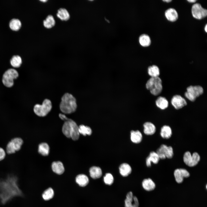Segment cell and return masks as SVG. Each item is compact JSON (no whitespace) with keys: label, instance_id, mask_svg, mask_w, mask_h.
Segmentation results:
<instances>
[{"label":"cell","instance_id":"obj_20","mask_svg":"<svg viewBox=\"0 0 207 207\" xmlns=\"http://www.w3.org/2000/svg\"><path fill=\"white\" fill-rule=\"evenodd\" d=\"M144 133L147 135H151L156 132V128L155 125L150 122H147L143 124Z\"/></svg>","mask_w":207,"mask_h":207},{"label":"cell","instance_id":"obj_37","mask_svg":"<svg viewBox=\"0 0 207 207\" xmlns=\"http://www.w3.org/2000/svg\"><path fill=\"white\" fill-rule=\"evenodd\" d=\"M59 116L61 119L65 121L68 120L70 119L68 118L64 114H60L59 115Z\"/></svg>","mask_w":207,"mask_h":207},{"label":"cell","instance_id":"obj_1","mask_svg":"<svg viewBox=\"0 0 207 207\" xmlns=\"http://www.w3.org/2000/svg\"><path fill=\"white\" fill-rule=\"evenodd\" d=\"M4 177V178H0V200L3 204L15 197L23 195L18 184L17 175L9 173Z\"/></svg>","mask_w":207,"mask_h":207},{"label":"cell","instance_id":"obj_6","mask_svg":"<svg viewBox=\"0 0 207 207\" xmlns=\"http://www.w3.org/2000/svg\"><path fill=\"white\" fill-rule=\"evenodd\" d=\"M18 76V73L16 69H9L3 75L2 83L6 87H11L14 85V80L16 79Z\"/></svg>","mask_w":207,"mask_h":207},{"label":"cell","instance_id":"obj_3","mask_svg":"<svg viewBox=\"0 0 207 207\" xmlns=\"http://www.w3.org/2000/svg\"><path fill=\"white\" fill-rule=\"evenodd\" d=\"M62 131L66 137L71 138L74 141H76L79 139L80 134L78 126L72 119L65 121L62 126Z\"/></svg>","mask_w":207,"mask_h":207},{"label":"cell","instance_id":"obj_30","mask_svg":"<svg viewBox=\"0 0 207 207\" xmlns=\"http://www.w3.org/2000/svg\"><path fill=\"white\" fill-rule=\"evenodd\" d=\"M22 62L21 57L18 55H13L10 60V63L14 68H18L20 67Z\"/></svg>","mask_w":207,"mask_h":207},{"label":"cell","instance_id":"obj_40","mask_svg":"<svg viewBox=\"0 0 207 207\" xmlns=\"http://www.w3.org/2000/svg\"><path fill=\"white\" fill-rule=\"evenodd\" d=\"M204 30L206 32H207V25L206 24L204 27Z\"/></svg>","mask_w":207,"mask_h":207},{"label":"cell","instance_id":"obj_14","mask_svg":"<svg viewBox=\"0 0 207 207\" xmlns=\"http://www.w3.org/2000/svg\"><path fill=\"white\" fill-rule=\"evenodd\" d=\"M174 175L176 181L178 183H181L183 181L184 178L189 177L190 174L185 169L178 168L175 170Z\"/></svg>","mask_w":207,"mask_h":207},{"label":"cell","instance_id":"obj_39","mask_svg":"<svg viewBox=\"0 0 207 207\" xmlns=\"http://www.w3.org/2000/svg\"><path fill=\"white\" fill-rule=\"evenodd\" d=\"M163 1L164 2H165L167 3L171 1H172L171 0H163Z\"/></svg>","mask_w":207,"mask_h":207},{"label":"cell","instance_id":"obj_27","mask_svg":"<svg viewBox=\"0 0 207 207\" xmlns=\"http://www.w3.org/2000/svg\"><path fill=\"white\" fill-rule=\"evenodd\" d=\"M49 147L47 143H42L39 144L38 151L39 154L43 156H47L49 154Z\"/></svg>","mask_w":207,"mask_h":207},{"label":"cell","instance_id":"obj_2","mask_svg":"<svg viewBox=\"0 0 207 207\" xmlns=\"http://www.w3.org/2000/svg\"><path fill=\"white\" fill-rule=\"evenodd\" d=\"M77 107L76 99L72 95L66 93L63 95L60 105L62 112L65 114H71L76 111Z\"/></svg>","mask_w":207,"mask_h":207},{"label":"cell","instance_id":"obj_36","mask_svg":"<svg viewBox=\"0 0 207 207\" xmlns=\"http://www.w3.org/2000/svg\"><path fill=\"white\" fill-rule=\"evenodd\" d=\"M6 153L4 149L0 147V161L3 160L5 158Z\"/></svg>","mask_w":207,"mask_h":207},{"label":"cell","instance_id":"obj_21","mask_svg":"<svg viewBox=\"0 0 207 207\" xmlns=\"http://www.w3.org/2000/svg\"><path fill=\"white\" fill-rule=\"evenodd\" d=\"M119 172L123 177L128 176L131 172L132 169L130 165L127 163H123L121 164L119 167Z\"/></svg>","mask_w":207,"mask_h":207},{"label":"cell","instance_id":"obj_15","mask_svg":"<svg viewBox=\"0 0 207 207\" xmlns=\"http://www.w3.org/2000/svg\"><path fill=\"white\" fill-rule=\"evenodd\" d=\"M165 15L167 19L171 22L176 21L178 18V14L176 10L173 8H170L165 12Z\"/></svg>","mask_w":207,"mask_h":207},{"label":"cell","instance_id":"obj_7","mask_svg":"<svg viewBox=\"0 0 207 207\" xmlns=\"http://www.w3.org/2000/svg\"><path fill=\"white\" fill-rule=\"evenodd\" d=\"M23 143L22 139L19 137L12 139L7 143L5 149L6 154H12L19 151Z\"/></svg>","mask_w":207,"mask_h":207},{"label":"cell","instance_id":"obj_38","mask_svg":"<svg viewBox=\"0 0 207 207\" xmlns=\"http://www.w3.org/2000/svg\"><path fill=\"white\" fill-rule=\"evenodd\" d=\"M187 1H188V2H190V3H194V2H196V0H187Z\"/></svg>","mask_w":207,"mask_h":207},{"label":"cell","instance_id":"obj_24","mask_svg":"<svg viewBox=\"0 0 207 207\" xmlns=\"http://www.w3.org/2000/svg\"><path fill=\"white\" fill-rule=\"evenodd\" d=\"M76 181L80 186L85 187L88 184L89 179L86 175L84 174H80L76 177Z\"/></svg>","mask_w":207,"mask_h":207},{"label":"cell","instance_id":"obj_12","mask_svg":"<svg viewBox=\"0 0 207 207\" xmlns=\"http://www.w3.org/2000/svg\"><path fill=\"white\" fill-rule=\"evenodd\" d=\"M125 207H138L139 202L136 197L134 196L132 192H129L124 201Z\"/></svg>","mask_w":207,"mask_h":207},{"label":"cell","instance_id":"obj_32","mask_svg":"<svg viewBox=\"0 0 207 207\" xmlns=\"http://www.w3.org/2000/svg\"><path fill=\"white\" fill-rule=\"evenodd\" d=\"M148 73L151 77H159L160 75L159 69L157 66L153 65L149 67Z\"/></svg>","mask_w":207,"mask_h":207},{"label":"cell","instance_id":"obj_25","mask_svg":"<svg viewBox=\"0 0 207 207\" xmlns=\"http://www.w3.org/2000/svg\"><path fill=\"white\" fill-rule=\"evenodd\" d=\"M139 41L140 45L144 47L149 46L151 43L150 37L147 34H142L140 36Z\"/></svg>","mask_w":207,"mask_h":207},{"label":"cell","instance_id":"obj_22","mask_svg":"<svg viewBox=\"0 0 207 207\" xmlns=\"http://www.w3.org/2000/svg\"><path fill=\"white\" fill-rule=\"evenodd\" d=\"M90 175L93 179H97L100 178L102 175L101 168L97 166H93L89 169Z\"/></svg>","mask_w":207,"mask_h":207},{"label":"cell","instance_id":"obj_5","mask_svg":"<svg viewBox=\"0 0 207 207\" xmlns=\"http://www.w3.org/2000/svg\"><path fill=\"white\" fill-rule=\"evenodd\" d=\"M52 108L51 101L48 99H45L42 104H36L33 108L34 113L40 117H44L46 116L50 111Z\"/></svg>","mask_w":207,"mask_h":207},{"label":"cell","instance_id":"obj_16","mask_svg":"<svg viewBox=\"0 0 207 207\" xmlns=\"http://www.w3.org/2000/svg\"><path fill=\"white\" fill-rule=\"evenodd\" d=\"M56 16L62 21H67L70 18V15L68 11L64 8H60L58 10Z\"/></svg>","mask_w":207,"mask_h":207},{"label":"cell","instance_id":"obj_23","mask_svg":"<svg viewBox=\"0 0 207 207\" xmlns=\"http://www.w3.org/2000/svg\"><path fill=\"white\" fill-rule=\"evenodd\" d=\"M143 188L147 191H151L154 190L155 187V184L150 178L145 179L142 182Z\"/></svg>","mask_w":207,"mask_h":207},{"label":"cell","instance_id":"obj_17","mask_svg":"<svg viewBox=\"0 0 207 207\" xmlns=\"http://www.w3.org/2000/svg\"><path fill=\"white\" fill-rule=\"evenodd\" d=\"M160 158L156 152H151L146 159V163L147 166L150 167L151 165V162L157 164Z\"/></svg>","mask_w":207,"mask_h":207},{"label":"cell","instance_id":"obj_34","mask_svg":"<svg viewBox=\"0 0 207 207\" xmlns=\"http://www.w3.org/2000/svg\"><path fill=\"white\" fill-rule=\"evenodd\" d=\"M54 195V191L51 188L46 190L42 194L43 198L45 200H49L53 198Z\"/></svg>","mask_w":207,"mask_h":207},{"label":"cell","instance_id":"obj_26","mask_svg":"<svg viewBox=\"0 0 207 207\" xmlns=\"http://www.w3.org/2000/svg\"><path fill=\"white\" fill-rule=\"evenodd\" d=\"M131 139L132 142L139 143L142 140V136L141 133L139 131H132L131 132Z\"/></svg>","mask_w":207,"mask_h":207},{"label":"cell","instance_id":"obj_4","mask_svg":"<svg viewBox=\"0 0 207 207\" xmlns=\"http://www.w3.org/2000/svg\"><path fill=\"white\" fill-rule=\"evenodd\" d=\"M146 87L147 89L150 90L152 94L157 95L162 90V80L159 77H151L147 81Z\"/></svg>","mask_w":207,"mask_h":207},{"label":"cell","instance_id":"obj_31","mask_svg":"<svg viewBox=\"0 0 207 207\" xmlns=\"http://www.w3.org/2000/svg\"><path fill=\"white\" fill-rule=\"evenodd\" d=\"M22 24L20 21L17 18H13L10 20L9 22V26L10 28L14 30H18L21 27Z\"/></svg>","mask_w":207,"mask_h":207},{"label":"cell","instance_id":"obj_29","mask_svg":"<svg viewBox=\"0 0 207 207\" xmlns=\"http://www.w3.org/2000/svg\"><path fill=\"white\" fill-rule=\"evenodd\" d=\"M157 106L162 110L167 108L168 106V102L166 98L160 96L157 99L156 101Z\"/></svg>","mask_w":207,"mask_h":207},{"label":"cell","instance_id":"obj_35","mask_svg":"<svg viewBox=\"0 0 207 207\" xmlns=\"http://www.w3.org/2000/svg\"><path fill=\"white\" fill-rule=\"evenodd\" d=\"M105 183L108 185H111L114 182V179L113 175L110 173H106L103 178Z\"/></svg>","mask_w":207,"mask_h":207},{"label":"cell","instance_id":"obj_41","mask_svg":"<svg viewBox=\"0 0 207 207\" xmlns=\"http://www.w3.org/2000/svg\"><path fill=\"white\" fill-rule=\"evenodd\" d=\"M40 1H41V2H43L45 3V2H46L47 1V0H40Z\"/></svg>","mask_w":207,"mask_h":207},{"label":"cell","instance_id":"obj_18","mask_svg":"<svg viewBox=\"0 0 207 207\" xmlns=\"http://www.w3.org/2000/svg\"><path fill=\"white\" fill-rule=\"evenodd\" d=\"M52 169L53 172L61 175L64 171V168L62 163L60 161L54 162L51 165Z\"/></svg>","mask_w":207,"mask_h":207},{"label":"cell","instance_id":"obj_8","mask_svg":"<svg viewBox=\"0 0 207 207\" xmlns=\"http://www.w3.org/2000/svg\"><path fill=\"white\" fill-rule=\"evenodd\" d=\"M203 93V89L201 86H190L187 87L185 95L190 101H194L197 97L202 95Z\"/></svg>","mask_w":207,"mask_h":207},{"label":"cell","instance_id":"obj_13","mask_svg":"<svg viewBox=\"0 0 207 207\" xmlns=\"http://www.w3.org/2000/svg\"><path fill=\"white\" fill-rule=\"evenodd\" d=\"M171 103L172 106L177 110L182 108L187 104L185 99L179 95L174 96L172 99Z\"/></svg>","mask_w":207,"mask_h":207},{"label":"cell","instance_id":"obj_19","mask_svg":"<svg viewBox=\"0 0 207 207\" xmlns=\"http://www.w3.org/2000/svg\"><path fill=\"white\" fill-rule=\"evenodd\" d=\"M44 26L47 29H50L53 27L55 24V21L52 15H48L43 21Z\"/></svg>","mask_w":207,"mask_h":207},{"label":"cell","instance_id":"obj_9","mask_svg":"<svg viewBox=\"0 0 207 207\" xmlns=\"http://www.w3.org/2000/svg\"><path fill=\"white\" fill-rule=\"evenodd\" d=\"M183 161L187 165L193 167L196 165L200 160L199 154L196 152L193 153L192 155L189 152H186L183 157Z\"/></svg>","mask_w":207,"mask_h":207},{"label":"cell","instance_id":"obj_28","mask_svg":"<svg viewBox=\"0 0 207 207\" xmlns=\"http://www.w3.org/2000/svg\"><path fill=\"white\" fill-rule=\"evenodd\" d=\"M172 134V130L169 126L165 125L162 127L160 134L163 138L168 139L171 137Z\"/></svg>","mask_w":207,"mask_h":207},{"label":"cell","instance_id":"obj_33","mask_svg":"<svg viewBox=\"0 0 207 207\" xmlns=\"http://www.w3.org/2000/svg\"><path fill=\"white\" fill-rule=\"evenodd\" d=\"M78 131L80 134L84 136L90 135L92 132V130L89 127L83 125H81L78 126Z\"/></svg>","mask_w":207,"mask_h":207},{"label":"cell","instance_id":"obj_11","mask_svg":"<svg viewBox=\"0 0 207 207\" xmlns=\"http://www.w3.org/2000/svg\"><path fill=\"white\" fill-rule=\"evenodd\" d=\"M156 153L160 159H164L166 158H172L173 155V150L172 147L170 146L162 144L157 150Z\"/></svg>","mask_w":207,"mask_h":207},{"label":"cell","instance_id":"obj_10","mask_svg":"<svg viewBox=\"0 0 207 207\" xmlns=\"http://www.w3.org/2000/svg\"><path fill=\"white\" fill-rule=\"evenodd\" d=\"M191 13L193 17L198 19H201L206 16L207 10L203 8L200 4H194L191 7Z\"/></svg>","mask_w":207,"mask_h":207}]
</instances>
